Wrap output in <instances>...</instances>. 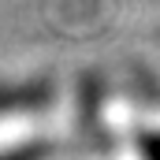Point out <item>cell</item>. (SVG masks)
Returning <instances> with one entry per match:
<instances>
[{"label":"cell","instance_id":"6da1fadb","mask_svg":"<svg viewBox=\"0 0 160 160\" xmlns=\"http://www.w3.org/2000/svg\"><path fill=\"white\" fill-rule=\"evenodd\" d=\"M48 93L41 86H0V112H11V108H34L41 104Z\"/></svg>","mask_w":160,"mask_h":160},{"label":"cell","instance_id":"7a4b0ae2","mask_svg":"<svg viewBox=\"0 0 160 160\" xmlns=\"http://www.w3.org/2000/svg\"><path fill=\"white\" fill-rule=\"evenodd\" d=\"M138 157L142 160H160V130L138 134Z\"/></svg>","mask_w":160,"mask_h":160}]
</instances>
